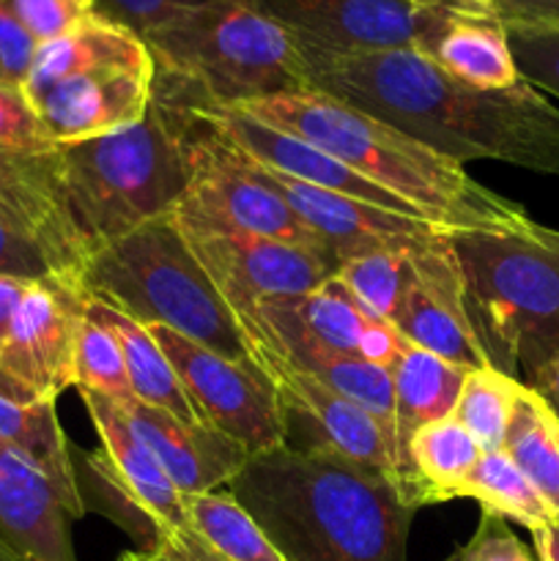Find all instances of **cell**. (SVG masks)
Masks as SVG:
<instances>
[{"mask_svg":"<svg viewBox=\"0 0 559 561\" xmlns=\"http://www.w3.org/2000/svg\"><path fill=\"white\" fill-rule=\"evenodd\" d=\"M299 49L312 91L406 131L453 162L493 159L559 179V107L526 80L477 91L411 47Z\"/></svg>","mask_w":559,"mask_h":561,"instance_id":"1","label":"cell"},{"mask_svg":"<svg viewBox=\"0 0 559 561\" xmlns=\"http://www.w3.org/2000/svg\"><path fill=\"white\" fill-rule=\"evenodd\" d=\"M228 491L285 561H409L417 510L387 474L334 453L252 455Z\"/></svg>","mask_w":559,"mask_h":561,"instance_id":"2","label":"cell"},{"mask_svg":"<svg viewBox=\"0 0 559 561\" xmlns=\"http://www.w3.org/2000/svg\"><path fill=\"white\" fill-rule=\"evenodd\" d=\"M239 110L332 153L436 228L515 230L532 222L521 203L482 186L464 164L321 91L277 93Z\"/></svg>","mask_w":559,"mask_h":561,"instance_id":"3","label":"cell"},{"mask_svg":"<svg viewBox=\"0 0 559 561\" xmlns=\"http://www.w3.org/2000/svg\"><path fill=\"white\" fill-rule=\"evenodd\" d=\"M195 135L190 104L153 82L140 124L58 146L66 201L88 250L173 211L195 170Z\"/></svg>","mask_w":559,"mask_h":561,"instance_id":"4","label":"cell"},{"mask_svg":"<svg viewBox=\"0 0 559 561\" xmlns=\"http://www.w3.org/2000/svg\"><path fill=\"white\" fill-rule=\"evenodd\" d=\"M488 365L529 383L559 356V230H449Z\"/></svg>","mask_w":559,"mask_h":561,"instance_id":"5","label":"cell"},{"mask_svg":"<svg viewBox=\"0 0 559 561\" xmlns=\"http://www.w3.org/2000/svg\"><path fill=\"white\" fill-rule=\"evenodd\" d=\"M162 88L190 104L239 107L310 91L296 38L247 0H208L142 33Z\"/></svg>","mask_w":559,"mask_h":561,"instance_id":"6","label":"cell"},{"mask_svg":"<svg viewBox=\"0 0 559 561\" xmlns=\"http://www.w3.org/2000/svg\"><path fill=\"white\" fill-rule=\"evenodd\" d=\"M77 285L88 299L142 327H164L225 359H252L233 312L214 290L170 214L91 252Z\"/></svg>","mask_w":559,"mask_h":561,"instance_id":"7","label":"cell"},{"mask_svg":"<svg viewBox=\"0 0 559 561\" xmlns=\"http://www.w3.org/2000/svg\"><path fill=\"white\" fill-rule=\"evenodd\" d=\"M146 42L93 14L75 31L36 47L22 85L53 146L115 135L140 124L153 99Z\"/></svg>","mask_w":559,"mask_h":561,"instance_id":"8","label":"cell"},{"mask_svg":"<svg viewBox=\"0 0 559 561\" xmlns=\"http://www.w3.org/2000/svg\"><path fill=\"white\" fill-rule=\"evenodd\" d=\"M179 373L197 414L250 455L285 447V414L269 373L255 359H225L164 327H148Z\"/></svg>","mask_w":559,"mask_h":561,"instance_id":"9","label":"cell"},{"mask_svg":"<svg viewBox=\"0 0 559 561\" xmlns=\"http://www.w3.org/2000/svg\"><path fill=\"white\" fill-rule=\"evenodd\" d=\"M88 296L75 277L31 279L0 345V392L20 403H58L75 387V354Z\"/></svg>","mask_w":559,"mask_h":561,"instance_id":"10","label":"cell"},{"mask_svg":"<svg viewBox=\"0 0 559 561\" xmlns=\"http://www.w3.org/2000/svg\"><path fill=\"white\" fill-rule=\"evenodd\" d=\"M170 219L179 228L261 236L329 252V247L266 184L203 129L201 121L195 135V170Z\"/></svg>","mask_w":559,"mask_h":561,"instance_id":"11","label":"cell"},{"mask_svg":"<svg viewBox=\"0 0 559 561\" xmlns=\"http://www.w3.org/2000/svg\"><path fill=\"white\" fill-rule=\"evenodd\" d=\"M175 225V222H173ZM179 228V225H175ZM214 290L239 318L274 299L310 294L338 274L340 261L329 252L285 244L244 233L179 228Z\"/></svg>","mask_w":559,"mask_h":561,"instance_id":"12","label":"cell"},{"mask_svg":"<svg viewBox=\"0 0 559 561\" xmlns=\"http://www.w3.org/2000/svg\"><path fill=\"white\" fill-rule=\"evenodd\" d=\"M250 356L277 387L285 414V447L334 453L395 482L392 442L376 416L263 345H250Z\"/></svg>","mask_w":559,"mask_h":561,"instance_id":"13","label":"cell"},{"mask_svg":"<svg viewBox=\"0 0 559 561\" xmlns=\"http://www.w3.org/2000/svg\"><path fill=\"white\" fill-rule=\"evenodd\" d=\"M392 327L403 334L406 343L466 370L488 365L466 312L464 277L449 230L436 228L409 250V279L392 316Z\"/></svg>","mask_w":559,"mask_h":561,"instance_id":"14","label":"cell"},{"mask_svg":"<svg viewBox=\"0 0 559 561\" xmlns=\"http://www.w3.org/2000/svg\"><path fill=\"white\" fill-rule=\"evenodd\" d=\"M164 91H168V88H164ZM181 102H184V99H181ZM190 110L214 140L223 142L228 151L247 159V162L258 164V168L272 170V173L285 175V179L299 181V184L316 186V190L338 192V195L370 203V206L400 214V217L422 219L409 203L389 195V192L378 190L376 184H370V181L362 179L360 173L345 168V164L340 162V159H334L332 153L321 151L318 146H312V142L301 140V137L296 135H288V131L274 129V126L247 115L244 110L219 107V104H190ZM422 222H425V219H422Z\"/></svg>","mask_w":559,"mask_h":561,"instance_id":"15","label":"cell"},{"mask_svg":"<svg viewBox=\"0 0 559 561\" xmlns=\"http://www.w3.org/2000/svg\"><path fill=\"white\" fill-rule=\"evenodd\" d=\"M296 44L321 53H373L420 44L438 5L406 0H247Z\"/></svg>","mask_w":559,"mask_h":561,"instance_id":"16","label":"cell"},{"mask_svg":"<svg viewBox=\"0 0 559 561\" xmlns=\"http://www.w3.org/2000/svg\"><path fill=\"white\" fill-rule=\"evenodd\" d=\"M236 159L261 184H266L329 247V252L338 261L373 250H409V247L420 244V241H425L436 230V225L422 222V219L400 217V214L384 211V208L338 195V192L299 184V181L258 168V164L247 162L241 157Z\"/></svg>","mask_w":559,"mask_h":561,"instance_id":"17","label":"cell"},{"mask_svg":"<svg viewBox=\"0 0 559 561\" xmlns=\"http://www.w3.org/2000/svg\"><path fill=\"white\" fill-rule=\"evenodd\" d=\"M0 217L31 230L60 274L77 279L91 250L71 219L58 146L49 151L0 148Z\"/></svg>","mask_w":559,"mask_h":561,"instance_id":"18","label":"cell"},{"mask_svg":"<svg viewBox=\"0 0 559 561\" xmlns=\"http://www.w3.org/2000/svg\"><path fill=\"white\" fill-rule=\"evenodd\" d=\"M121 411L181 496H201L228 488L252 458L241 444L208 425H192L137 400Z\"/></svg>","mask_w":559,"mask_h":561,"instance_id":"19","label":"cell"},{"mask_svg":"<svg viewBox=\"0 0 559 561\" xmlns=\"http://www.w3.org/2000/svg\"><path fill=\"white\" fill-rule=\"evenodd\" d=\"M71 524L53 477L0 444V537L25 561H77Z\"/></svg>","mask_w":559,"mask_h":561,"instance_id":"20","label":"cell"},{"mask_svg":"<svg viewBox=\"0 0 559 561\" xmlns=\"http://www.w3.org/2000/svg\"><path fill=\"white\" fill-rule=\"evenodd\" d=\"M414 49L477 91H502L521 82L507 27L493 5H438Z\"/></svg>","mask_w":559,"mask_h":561,"instance_id":"21","label":"cell"},{"mask_svg":"<svg viewBox=\"0 0 559 561\" xmlns=\"http://www.w3.org/2000/svg\"><path fill=\"white\" fill-rule=\"evenodd\" d=\"M77 394H80L82 405H85L88 416H91L93 427H96L99 449H102L104 458L110 460L115 474L129 485V491L135 493L137 502H140L148 513L157 515L159 524L168 526L170 531L186 529L184 496H181L179 488L170 482V477L164 474V469L159 466V460L153 458L151 449H148L146 444H142V438L132 431L124 411H121L113 400L102 398V394L96 392L77 389Z\"/></svg>","mask_w":559,"mask_h":561,"instance_id":"22","label":"cell"},{"mask_svg":"<svg viewBox=\"0 0 559 561\" xmlns=\"http://www.w3.org/2000/svg\"><path fill=\"white\" fill-rule=\"evenodd\" d=\"M392 387H395V482L406 499V447L411 436L427 422L444 420L453 414L455 400L464 387L466 367L453 365L442 356L431 354L425 348L406 343L398 362L392 365ZM409 502V499H406Z\"/></svg>","mask_w":559,"mask_h":561,"instance_id":"23","label":"cell"},{"mask_svg":"<svg viewBox=\"0 0 559 561\" xmlns=\"http://www.w3.org/2000/svg\"><path fill=\"white\" fill-rule=\"evenodd\" d=\"M480 458L482 447L460 422H455L453 414L427 422L406 447V499L411 507L455 502L460 485Z\"/></svg>","mask_w":559,"mask_h":561,"instance_id":"24","label":"cell"},{"mask_svg":"<svg viewBox=\"0 0 559 561\" xmlns=\"http://www.w3.org/2000/svg\"><path fill=\"white\" fill-rule=\"evenodd\" d=\"M88 312L99 318L104 327H110V332L118 340L121 354H124L126 378H129L132 394H135L137 403L162 409L168 414L179 416V420L192 422V425H206L201 414H197L195 403L190 400V394H186L179 373L173 370V365L164 356V351L159 348L153 334L148 332V327L93 299H88Z\"/></svg>","mask_w":559,"mask_h":561,"instance_id":"25","label":"cell"},{"mask_svg":"<svg viewBox=\"0 0 559 561\" xmlns=\"http://www.w3.org/2000/svg\"><path fill=\"white\" fill-rule=\"evenodd\" d=\"M0 444L27 455L53 477L71 518L80 520L85 515L77 491L71 444L60 427L55 403H20L0 392Z\"/></svg>","mask_w":559,"mask_h":561,"instance_id":"26","label":"cell"},{"mask_svg":"<svg viewBox=\"0 0 559 561\" xmlns=\"http://www.w3.org/2000/svg\"><path fill=\"white\" fill-rule=\"evenodd\" d=\"M504 453L559 520V414L532 387H521Z\"/></svg>","mask_w":559,"mask_h":561,"instance_id":"27","label":"cell"},{"mask_svg":"<svg viewBox=\"0 0 559 561\" xmlns=\"http://www.w3.org/2000/svg\"><path fill=\"white\" fill-rule=\"evenodd\" d=\"M71 460H75L77 491H80L85 513H96L102 518L113 520L135 542V553L157 551L170 529L159 524L157 515L148 513L137 502V496L115 474V469L104 458L102 449H91V453H77V449H71Z\"/></svg>","mask_w":559,"mask_h":561,"instance_id":"28","label":"cell"},{"mask_svg":"<svg viewBox=\"0 0 559 561\" xmlns=\"http://www.w3.org/2000/svg\"><path fill=\"white\" fill-rule=\"evenodd\" d=\"M186 531L228 561H285L230 491L184 496Z\"/></svg>","mask_w":559,"mask_h":561,"instance_id":"29","label":"cell"},{"mask_svg":"<svg viewBox=\"0 0 559 561\" xmlns=\"http://www.w3.org/2000/svg\"><path fill=\"white\" fill-rule=\"evenodd\" d=\"M458 499H471V502L480 504L482 513L515 520V524L526 526L529 531L554 520L540 493L521 474V469L510 460L504 449L482 453V458L477 460L471 474L460 485Z\"/></svg>","mask_w":559,"mask_h":561,"instance_id":"30","label":"cell"},{"mask_svg":"<svg viewBox=\"0 0 559 561\" xmlns=\"http://www.w3.org/2000/svg\"><path fill=\"white\" fill-rule=\"evenodd\" d=\"M521 387L524 383L491 365L475 367V370L466 373L464 387H460L458 400H455L453 416L480 444L482 453L504 447V436H507Z\"/></svg>","mask_w":559,"mask_h":561,"instance_id":"31","label":"cell"},{"mask_svg":"<svg viewBox=\"0 0 559 561\" xmlns=\"http://www.w3.org/2000/svg\"><path fill=\"white\" fill-rule=\"evenodd\" d=\"M409 250H373L345 257L340 261L334 277L345 285V290L367 316L392 323L400 294L409 279Z\"/></svg>","mask_w":559,"mask_h":561,"instance_id":"32","label":"cell"},{"mask_svg":"<svg viewBox=\"0 0 559 561\" xmlns=\"http://www.w3.org/2000/svg\"><path fill=\"white\" fill-rule=\"evenodd\" d=\"M75 389L102 394V398L113 400L118 409L135 403L118 340L110 332V327H104L88 310L80 327V337H77Z\"/></svg>","mask_w":559,"mask_h":561,"instance_id":"33","label":"cell"},{"mask_svg":"<svg viewBox=\"0 0 559 561\" xmlns=\"http://www.w3.org/2000/svg\"><path fill=\"white\" fill-rule=\"evenodd\" d=\"M521 80L559 99V27L504 25Z\"/></svg>","mask_w":559,"mask_h":561,"instance_id":"34","label":"cell"},{"mask_svg":"<svg viewBox=\"0 0 559 561\" xmlns=\"http://www.w3.org/2000/svg\"><path fill=\"white\" fill-rule=\"evenodd\" d=\"M0 277L47 279L64 274L47 247L31 230L0 217Z\"/></svg>","mask_w":559,"mask_h":561,"instance_id":"35","label":"cell"},{"mask_svg":"<svg viewBox=\"0 0 559 561\" xmlns=\"http://www.w3.org/2000/svg\"><path fill=\"white\" fill-rule=\"evenodd\" d=\"M11 9L36 44L53 42L96 14L93 0H11Z\"/></svg>","mask_w":559,"mask_h":561,"instance_id":"36","label":"cell"},{"mask_svg":"<svg viewBox=\"0 0 559 561\" xmlns=\"http://www.w3.org/2000/svg\"><path fill=\"white\" fill-rule=\"evenodd\" d=\"M0 148H25V151L55 148L44 135L42 121L25 91L3 82H0Z\"/></svg>","mask_w":559,"mask_h":561,"instance_id":"37","label":"cell"},{"mask_svg":"<svg viewBox=\"0 0 559 561\" xmlns=\"http://www.w3.org/2000/svg\"><path fill=\"white\" fill-rule=\"evenodd\" d=\"M455 561H537L529 548L518 540L510 524L499 515H480L475 535L458 548Z\"/></svg>","mask_w":559,"mask_h":561,"instance_id":"38","label":"cell"},{"mask_svg":"<svg viewBox=\"0 0 559 561\" xmlns=\"http://www.w3.org/2000/svg\"><path fill=\"white\" fill-rule=\"evenodd\" d=\"M93 3H96L99 16L129 27L132 33L142 38V33L157 27L159 22L170 20L179 11L208 3V0H93Z\"/></svg>","mask_w":559,"mask_h":561,"instance_id":"39","label":"cell"},{"mask_svg":"<svg viewBox=\"0 0 559 561\" xmlns=\"http://www.w3.org/2000/svg\"><path fill=\"white\" fill-rule=\"evenodd\" d=\"M36 47V38L16 20L11 0H0V82L3 85H25Z\"/></svg>","mask_w":559,"mask_h":561,"instance_id":"40","label":"cell"},{"mask_svg":"<svg viewBox=\"0 0 559 561\" xmlns=\"http://www.w3.org/2000/svg\"><path fill=\"white\" fill-rule=\"evenodd\" d=\"M403 348H406L403 334H400L389 321H378V318H373V321L367 323L365 334H362L356 356L370 362V365L384 367V370H392V365L398 362L400 351Z\"/></svg>","mask_w":559,"mask_h":561,"instance_id":"41","label":"cell"},{"mask_svg":"<svg viewBox=\"0 0 559 561\" xmlns=\"http://www.w3.org/2000/svg\"><path fill=\"white\" fill-rule=\"evenodd\" d=\"M504 25L559 27V0H493Z\"/></svg>","mask_w":559,"mask_h":561,"instance_id":"42","label":"cell"},{"mask_svg":"<svg viewBox=\"0 0 559 561\" xmlns=\"http://www.w3.org/2000/svg\"><path fill=\"white\" fill-rule=\"evenodd\" d=\"M140 557L146 561H228L186 529L168 531V537H164L157 551L140 553Z\"/></svg>","mask_w":559,"mask_h":561,"instance_id":"43","label":"cell"},{"mask_svg":"<svg viewBox=\"0 0 559 561\" xmlns=\"http://www.w3.org/2000/svg\"><path fill=\"white\" fill-rule=\"evenodd\" d=\"M27 283H31V279L0 277V345L5 343V334H9L11 321H14L16 305H20Z\"/></svg>","mask_w":559,"mask_h":561,"instance_id":"44","label":"cell"},{"mask_svg":"<svg viewBox=\"0 0 559 561\" xmlns=\"http://www.w3.org/2000/svg\"><path fill=\"white\" fill-rule=\"evenodd\" d=\"M526 387L535 389V392L540 394V398L559 414V356L551 362V365L543 367V370L537 373Z\"/></svg>","mask_w":559,"mask_h":561,"instance_id":"45","label":"cell"},{"mask_svg":"<svg viewBox=\"0 0 559 561\" xmlns=\"http://www.w3.org/2000/svg\"><path fill=\"white\" fill-rule=\"evenodd\" d=\"M532 546L537 561H559V520L532 531Z\"/></svg>","mask_w":559,"mask_h":561,"instance_id":"46","label":"cell"},{"mask_svg":"<svg viewBox=\"0 0 559 561\" xmlns=\"http://www.w3.org/2000/svg\"><path fill=\"white\" fill-rule=\"evenodd\" d=\"M417 5H493V0H406ZM497 9V5H493Z\"/></svg>","mask_w":559,"mask_h":561,"instance_id":"47","label":"cell"},{"mask_svg":"<svg viewBox=\"0 0 559 561\" xmlns=\"http://www.w3.org/2000/svg\"><path fill=\"white\" fill-rule=\"evenodd\" d=\"M0 561H25L20 557V553L14 551V548L9 546V542L3 540V537H0Z\"/></svg>","mask_w":559,"mask_h":561,"instance_id":"48","label":"cell"},{"mask_svg":"<svg viewBox=\"0 0 559 561\" xmlns=\"http://www.w3.org/2000/svg\"><path fill=\"white\" fill-rule=\"evenodd\" d=\"M118 561H146V559H142L140 553H135V551H126V553H121Z\"/></svg>","mask_w":559,"mask_h":561,"instance_id":"49","label":"cell"}]
</instances>
